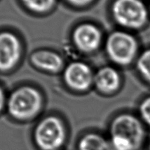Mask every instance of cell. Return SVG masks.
<instances>
[{
  "instance_id": "1",
  "label": "cell",
  "mask_w": 150,
  "mask_h": 150,
  "mask_svg": "<svg viewBox=\"0 0 150 150\" xmlns=\"http://www.w3.org/2000/svg\"><path fill=\"white\" fill-rule=\"evenodd\" d=\"M110 144L115 150H139L145 139L142 122L130 114H122L110 126Z\"/></svg>"
},
{
  "instance_id": "2",
  "label": "cell",
  "mask_w": 150,
  "mask_h": 150,
  "mask_svg": "<svg viewBox=\"0 0 150 150\" xmlns=\"http://www.w3.org/2000/svg\"><path fill=\"white\" fill-rule=\"evenodd\" d=\"M42 106L40 92L30 86H21L7 96L5 109L13 120L27 121L38 114Z\"/></svg>"
},
{
  "instance_id": "3",
  "label": "cell",
  "mask_w": 150,
  "mask_h": 150,
  "mask_svg": "<svg viewBox=\"0 0 150 150\" xmlns=\"http://www.w3.org/2000/svg\"><path fill=\"white\" fill-rule=\"evenodd\" d=\"M111 13L120 26L130 29L142 28L149 18L147 7L142 0H115Z\"/></svg>"
},
{
  "instance_id": "4",
  "label": "cell",
  "mask_w": 150,
  "mask_h": 150,
  "mask_svg": "<svg viewBox=\"0 0 150 150\" xmlns=\"http://www.w3.org/2000/svg\"><path fill=\"white\" fill-rule=\"evenodd\" d=\"M108 58L117 65H129L138 52V42L130 33L116 31L110 34L105 42Z\"/></svg>"
},
{
  "instance_id": "5",
  "label": "cell",
  "mask_w": 150,
  "mask_h": 150,
  "mask_svg": "<svg viewBox=\"0 0 150 150\" xmlns=\"http://www.w3.org/2000/svg\"><path fill=\"white\" fill-rule=\"evenodd\" d=\"M34 139L40 150H59L66 140V130L58 117L50 116L41 120L34 133Z\"/></svg>"
},
{
  "instance_id": "6",
  "label": "cell",
  "mask_w": 150,
  "mask_h": 150,
  "mask_svg": "<svg viewBox=\"0 0 150 150\" xmlns=\"http://www.w3.org/2000/svg\"><path fill=\"white\" fill-rule=\"evenodd\" d=\"M22 45L18 37L11 31H0V73L12 71L20 62Z\"/></svg>"
},
{
  "instance_id": "7",
  "label": "cell",
  "mask_w": 150,
  "mask_h": 150,
  "mask_svg": "<svg viewBox=\"0 0 150 150\" xmlns=\"http://www.w3.org/2000/svg\"><path fill=\"white\" fill-rule=\"evenodd\" d=\"M94 75L88 64L82 62L70 63L63 73L64 81L69 88L78 92L88 90L94 83Z\"/></svg>"
},
{
  "instance_id": "8",
  "label": "cell",
  "mask_w": 150,
  "mask_h": 150,
  "mask_svg": "<svg viewBox=\"0 0 150 150\" xmlns=\"http://www.w3.org/2000/svg\"><path fill=\"white\" fill-rule=\"evenodd\" d=\"M102 37L101 31L98 26L92 23H82L73 31V41L79 51L90 53L99 48Z\"/></svg>"
},
{
  "instance_id": "9",
  "label": "cell",
  "mask_w": 150,
  "mask_h": 150,
  "mask_svg": "<svg viewBox=\"0 0 150 150\" xmlns=\"http://www.w3.org/2000/svg\"><path fill=\"white\" fill-rule=\"evenodd\" d=\"M30 60L34 66L48 73H58L64 67V61L61 56L48 50L36 51L32 54Z\"/></svg>"
},
{
  "instance_id": "10",
  "label": "cell",
  "mask_w": 150,
  "mask_h": 150,
  "mask_svg": "<svg viewBox=\"0 0 150 150\" xmlns=\"http://www.w3.org/2000/svg\"><path fill=\"white\" fill-rule=\"evenodd\" d=\"M121 78L115 68L109 66L98 70L94 77V83L103 93H112L120 88Z\"/></svg>"
},
{
  "instance_id": "11",
  "label": "cell",
  "mask_w": 150,
  "mask_h": 150,
  "mask_svg": "<svg viewBox=\"0 0 150 150\" xmlns=\"http://www.w3.org/2000/svg\"><path fill=\"white\" fill-rule=\"evenodd\" d=\"M111 144L100 135L89 133L80 139L78 150H109Z\"/></svg>"
},
{
  "instance_id": "12",
  "label": "cell",
  "mask_w": 150,
  "mask_h": 150,
  "mask_svg": "<svg viewBox=\"0 0 150 150\" xmlns=\"http://www.w3.org/2000/svg\"><path fill=\"white\" fill-rule=\"evenodd\" d=\"M27 10L35 13H45L54 7L56 0H20Z\"/></svg>"
},
{
  "instance_id": "13",
  "label": "cell",
  "mask_w": 150,
  "mask_h": 150,
  "mask_svg": "<svg viewBox=\"0 0 150 150\" xmlns=\"http://www.w3.org/2000/svg\"><path fill=\"white\" fill-rule=\"evenodd\" d=\"M136 67L142 77L150 84V48L144 51L139 55Z\"/></svg>"
},
{
  "instance_id": "14",
  "label": "cell",
  "mask_w": 150,
  "mask_h": 150,
  "mask_svg": "<svg viewBox=\"0 0 150 150\" xmlns=\"http://www.w3.org/2000/svg\"><path fill=\"white\" fill-rule=\"evenodd\" d=\"M139 112L142 120L150 127V95L142 102L139 107Z\"/></svg>"
},
{
  "instance_id": "15",
  "label": "cell",
  "mask_w": 150,
  "mask_h": 150,
  "mask_svg": "<svg viewBox=\"0 0 150 150\" xmlns=\"http://www.w3.org/2000/svg\"><path fill=\"white\" fill-rule=\"evenodd\" d=\"M7 98V97L6 96L4 88H3V86L0 83V114L6 108Z\"/></svg>"
},
{
  "instance_id": "16",
  "label": "cell",
  "mask_w": 150,
  "mask_h": 150,
  "mask_svg": "<svg viewBox=\"0 0 150 150\" xmlns=\"http://www.w3.org/2000/svg\"><path fill=\"white\" fill-rule=\"evenodd\" d=\"M67 2L77 7H83L90 4L93 0H66Z\"/></svg>"
},
{
  "instance_id": "17",
  "label": "cell",
  "mask_w": 150,
  "mask_h": 150,
  "mask_svg": "<svg viewBox=\"0 0 150 150\" xmlns=\"http://www.w3.org/2000/svg\"><path fill=\"white\" fill-rule=\"evenodd\" d=\"M148 150H150V142L149 144V147H148Z\"/></svg>"
},
{
  "instance_id": "18",
  "label": "cell",
  "mask_w": 150,
  "mask_h": 150,
  "mask_svg": "<svg viewBox=\"0 0 150 150\" xmlns=\"http://www.w3.org/2000/svg\"><path fill=\"white\" fill-rule=\"evenodd\" d=\"M149 5H150V4H149Z\"/></svg>"
}]
</instances>
